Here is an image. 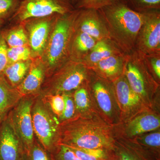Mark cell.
Returning <instances> with one entry per match:
<instances>
[{
    "label": "cell",
    "mask_w": 160,
    "mask_h": 160,
    "mask_svg": "<svg viewBox=\"0 0 160 160\" xmlns=\"http://www.w3.org/2000/svg\"><path fill=\"white\" fill-rule=\"evenodd\" d=\"M126 54L116 55L104 59L90 68L100 77L113 82L124 74Z\"/></svg>",
    "instance_id": "cell-17"
},
{
    "label": "cell",
    "mask_w": 160,
    "mask_h": 160,
    "mask_svg": "<svg viewBox=\"0 0 160 160\" xmlns=\"http://www.w3.org/2000/svg\"><path fill=\"white\" fill-rule=\"evenodd\" d=\"M36 97H22L7 116V119L22 143L26 155L30 151L35 138L31 110Z\"/></svg>",
    "instance_id": "cell-9"
},
{
    "label": "cell",
    "mask_w": 160,
    "mask_h": 160,
    "mask_svg": "<svg viewBox=\"0 0 160 160\" xmlns=\"http://www.w3.org/2000/svg\"><path fill=\"white\" fill-rule=\"evenodd\" d=\"M159 112L156 109H146L115 126L117 136L130 139L160 129Z\"/></svg>",
    "instance_id": "cell-11"
},
{
    "label": "cell",
    "mask_w": 160,
    "mask_h": 160,
    "mask_svg": "<svg viewBox=\"0 0 160 160\" xmlns=\"http://www.w3.org/2000/svg\"><path fill=\"white\" fill-rule=\"evenodd\" d=\"M21 1L0 0V20L9 21L17 10Z\"/></svg>",
    "instance_id": "cell-30"
},
{
    "label": "cell",
    "mask_w": 160,
    "mask_h": 160,
    "mask_svg": "<svg viewBox=\"0 0 160 160\" xmlns=\"http://www.w3.org/2000/svg\"><path fill=\"white\" fill-rule=\"evenodd\" d=\"M6 22H5V21L2 20H0V30H1V28H2L3 25H4Z\"/></svg>",
    "instance_id": "cell-37"
},
{
    "label": "cell",
    "mask_w": 160,
    "mask_h": 160,
    "mask_svg": "<svg viewBox=\"0 0 160 160\" xmlns=\"http://www.w3.org/2000/svg\"><path fill=\"white\" fill-rule=\"evenodd\" d=\"M75 31L89 35L97 41L110 39L106 23L99 9H80L75 20Z\"/></svg>",
    "instance_id": "cell-14"
},
{
    "label": "cell",
    "mask_w": 160,
    "mask_h": 160,
    "mask_svg": "<svg viewBox=\"0 0 160 160\" xmlns=\"http://www.w3.org/2000/svg\"><path fill=\"white\" fill-rule=\"evenodd\" d=\"M112 83L121 115V123L144 109H150L144 106L139 97L132 89L124 74Z\"/></svg>",
    "instance_id": "cell-13"
},
{
    "label": "cell",
    "mask_w": 160,
    "mask_h": 160,
    "mask_svg": "<svg viewBox=\"0 0 160 160\" xmlns=\"http://www.w3.org/2000/svg\"><path fill=\"white\" fill-rule=\"evenodd\" d=\"M41 95L43 100L48 104L53 114L58 119L63 114L65 107L62 94Z\"/></svg>",
    "instance_id": "cell-28"
},
{
    "label": "cell",
    "mask_w": 160,
    "mask_h": 160,
    "mask_svg": "<svg viewBox=\"0 0 160 160\" xmlns=\"http://www.w3.org/2000/svg\"><path fill=\"white\" fill-rule=\"evenodd\" d=\"M97 42L86 33L75 31L70 44L69 59L82 62Z\"/></svg>",
    "instance_id": "cell-21"
},
{
    "label": "cell",
    "mask_w": 160,
    "mask_h": 160,
    "mask_svg": "<svg viewBox=\"0 0 160 160\" xmlns=\"http://www.w3.org/2000/svg\"><path fill=\"white\" fill-rule=\"evenodd\" d=\"M75 9L70 0H22L9 21L11 24H18L32 18L66 14Z\"/></svg>",
    "instance_id": "cell-8"
},
{
    "label": "cell",
    "mask_w": 160,
    "mask_h": 160,
    "mask_svg": "<svg viewBox=\"0 0 160 160\" xmlns=\"http://www.w3.org/2000/svg\"><path fill=\"white\" fill-rule=\"evenodd\" d=\"M92 71L82 62L69 59L46 78L41 89L42 95L73 92L89 82Z\"/></svg>",
    "instance_id": "cell-5"
},
{
    "label": "cell",
    "mask_w": 160,
    "mask_h": 160,
    "mask_svg": "<svg viewBox=\"0 0 160 160\" xmlns=\"http://www.w3.org/2000/svg\"><path fill=\"white\" fill-rule=\"evenodd\" d=\"M123 53L111 39H103L98 41L82 63L90 69L104 59Z\"/></svg>",
    "instance_id": "cell-20"
},
{
    "label": "cell",
    "mask_w": 160,
    "mask_h": 160,
    "mask_svg": "<svg viewBox=\"0 0 160 160\" xmlns=\"http://www.w3.org/2000/svg\"><path fill=\"white\" fill-rule=\"evenodd\" d=\"M88 83L72 92L77 116L89 117L98 115L95 107Z\"/></svg>",
    "instance_id": "cell-22"
},
{
    "label": "cell",
    "mask_w": 160,
    "mask_h": 160,
    "mask_svg": "<svg viewBox=\"0 0 160 160\" xmlns=\"http://www.w3.org/2000/svg\"><path fill=\"white\" fill-rule=\"evenodd\" d=\"M8 65L22 61L33 59L29 46L8 47L7 49Z\"/></svg>",
    "instance_id": "cell-27"
},
{
    "label": "cell",
    "mask_w": 160,
    "mask_h": 160,
    "mask_svg": "<svg viewBox=\"0 0 160 160\" xmlns=\"http://www.w3.org/2000/svg\"><path fill=\"white\" fill-rule=\"evenodd\" d=\"M26 160H52V159L51 154L42 147L35 138L32 147L26 155Z\"/></svg>",
    "instance_id": "cell-32"
},
{
    "label": "cell",
    "mask_w": 160,
    "mask_h": 160,
    "mask_svg": "<svg viewBox=\"0 0 160 160\" xmlns=\"http://www.w3.org/2000/svg\"><path fill=\"white\" fill-rule=\"evenodd\" d=\"M79 11L80 9H75L57 16L41 58L46 67V78L69 59L75 20Z\"/></svg>",
    "instance_id": "cell-3"
},
{
    "label": "cell",
    "mask_w": 160,
    "mask_h": 160,
    "mask_svg": "<svg viewBox=\"0 0 160 160\" xmlns=\"http://www.w3.org/2000/svg\"><path fill=\"white\" fill-rule=\"evenodd\" d=\"M59 14L23 21L33 58H42L56 19Z\"/></svg>",
    "instance_id": "cell-12"
},
{
    "label": "cell",
    "mask_w": 160,
    "mask_h": 160,
    "mask_svg": "<svg viewBox=\"0 0 160 160\" xmlns=\"http://www.w3.org/2000/svg\"><path fill=\"white\" fill-rule=\"evenodd\" d=\"M142 13V23L134 50L144 55L160 54V10Z\"/></svg>",
    "instance_id": "cell-10"
},
{
    "label": "cell",
    "mask_w": 160,
    "mask_h": 160,
    "mask_svg": "<svg viewBox=\"0 0 160 160\" xmlns=\"http://www.w3.org/2000/svg\"><path fill=\"white\" fill-rule=\"evenodd\" d=\"M12 25L0 30L8 47L29 46L27 32L22 23Z\"/></svg>",
    "instance_id": "cell-23"
},
{
    "label": "cell",
    "mask_w": 160,
    "mask_h": 160,
    "mask_svg": "<svg viewBox=\"0 0 160 160\" xmlns=\"http://www.w3.org/2000/svg\"><path fill=\"white\" fill-rule=\"evenodd\" d=\"M105 21L110 39L123 53L135 49L138 33L142 23V14L118 1L99 9Z\"/></svg>",
    "instance_id": "cell-2"
},
{
    "label": "cell",
    "mask_w": 160,
    "mask_h": 160,
    "mask_svg": "<svg viewBox=\"0 0 160 160\" xmlns=\"http://www.w3.org/2000/svg\"><path fill=\"white\" fill-rule=\"evenodd\" d=\"M50 154L52 160H81L69 147L61 143Z\"/></svg>",
    "instance_id": "cell-31"
},
{
    "label": "cell",
    "mask_w": 160,
    "mask_h": 160,
    "mask_svg": "<svg viewBox=\"0 0 160 160\" xmlns=\"http://www.w3.org/2000/svg\"><path fill=\"white\" fill-rule=\"evenodd\" d=\"M124 74L144 106L157 109L160 83L149 70L144 55L136 50L126 54Z\"/></svg>",
    "instance_id": "cell-4"
},
{
    "label": "cell",
    "mask_w": 160,
    "mask_h": 160,
    "mask_svg": "<svg viewBox=\"0 0 160 160\" xmlns=\"http://www.w3.org/2000/svg\"><path fill=\"white\" fill-rule=\"evenodd\" d=\"M72 92H66L62 94L64 98L65 107L63 114L58 119L60 123L65 122L78 117L76 111Z\"/></svg>",
    "instance_id": "cell-29"
},
{
    "label": "cell",
    "mask_w": 160,
    "mask_h": 160,
    "mask_svg": "<svg viewBox=\"0 0 160 160\" xmlns=\"http://www.w3.org/2000/svg\"><path fill=\"white\" fill-rule=\"evenodd\" d=\"M96 111L106 123L116 126L121 123L112 82L100 77L92 72L88 83Z\"/></svg>",
    "instance_id": "cell-7"
},
{
    "label": "cell",
    "mask_w": 160,
    "mask_h": 160,
    "mask_svg": "<svg viewBox=\"0 0 160 160\" xmlns=\"http://www.w3.org/2000/svg\"><path fill=\"white\" fill-rule=\"evenodd\" d=\"M31 115L36 138L46 151L51 153L59 143L60 123L41 94L35 98Z\"/></svg>",
    "instance_id": "cell-6"
},
{
    "label": "cell",
    "mask_w": 160,
    "mask_h": 160,
    "mask_svg": "<svg viewBox=\"0 0 160 160\" xmlns=\"http://www.w3.org/2000/svg\"><path fill=\"white\" fill-rule=\"evenodd\" d=\"M32 59L12 63L6 66L2 74L12 87L16 88L22 82L29 72Z\"/></svg>",
    "instance_id": "cell-24"
},
{
    "label": "cell",
    "mask_w": 160,
    "mask_h": 160,
    "mask_svg": "<svg viewBox=\"0 0 160 160\" xmlns=\"http://www.w3.org/2000/svg\"><path fill=\"white\" fill-rule=\"evenodd\" d=\"M129 140L141 149L160 158V129L135 137Z\"/></svg>",
    "instance_id": "cell-25"
},
{
    "label": "cell",
    "mask_w": 160,
    "mask_h": 160,
    "mask_svg": "<svg viewBox=\"0 0 160 160\" xmlns=\"http://www.w3.org/2000/svg\"><path fill=\"white\" fill-rule=\"evenodd\" d=\"M118 0H82L74 6L75 9H99L112 5Z\"/></svg>",
    "instance_id": "cell-33"
},
{
    "label": "cell",
    "mask_w": 160,
    "mask_h": 160,
    "mask_svg": "<svg viewBox=\"0 0 160 160\" xmlns=\"http://www.w3.org/2000/svg\"><path fill=\"white\" fill-rule=\"evenodd\" d=\"M46 76V67L42 58H34L25 79L16 89L22 96H37L41 93Z\"/></svg>",
    "instance_id": "cell-16"
},
{
    "label": "cell",
    "mask_w": 160,
    "mask_h": 160,
    "mask_svg": "<svg viewBox=\"0 0 160 160\" xmlns=\"http://www.w3.org/2000/svg\"><path fill=\"white\" fill-rule=\"evenodd\" d=\"M130 9L138 12L160 10V0H119Z\"/></svg>",
    "instance_id": "cell-26"
},
{
    "label": "cell",
    "mask_w": 160,
    "mask_h": 160,
    "mask_svg": "<svg viewBox=\"0 0 160 160\" xmlns=\"http://www.w3.org/2000/svg\"><path fill=\"white\" fill-rule=\"evenodd\" d=\"M21 141L7 119L0 122V160H26Z\"/></svg>",
    "instance_id": "cell-15"
},
{
    "label": "cell",
    "mask_w": 160,
    "mask_h": 160,
    "mask_svg": "<svg viewBox=\"0 0 160 160\" xmlns=\"http://www.w3.org/2000/svg\"><path fill=\"white\" fill-rule=\"evenodd\" d=\"M59 138V143L70 147L114 150L117 135L114 126L97 114L60 123Z\"/></svg>",
    "instance_id": "cell-1"
},
{
    "label": "cell",
    "mask_w": 160,
    "mask_h": 160,
    "mask_svg": "<svg viewBox=\"0 0 160 160\" xmlns=\"http://www.w3.org/2000/svg\"><path fill=\"white\" fill-rule=\"evenodd\" d=\"M144 56L149 70L160 83V54L144 55Z\"/></svg>",
    "instance_id": "cell-34"
},
{
    "label": "cell",
    "mask_w": 160,
    "mask_h": 160,
    "mask_svg": "<svg viewBox=\"0 0 160 160\" xmlns=\"http://www.w3.org/2000/svg\"><path fill=\"white\" fill-rule=\"evenodd\" d=\"M7 49L8 46L0 33V74L2 73L8 65Z\"/></svg>",
    "instance_id": "cell-35"
},
{
    "label": "cell",
    "mask_w": 160,
    "mask_h": 160,
    "mask_svg": "<svg viewBox=\"0 0 160 160\" xmlns=\"http://www.w3.org/2000/svg\"><path fill=\"white\" fill-rule=\"evenodd\" d=\"M22 95L9 84L2 73L0 74V122L5 119Z\"/></svg>",
    "instance_id": "cell-19"
},
{
    "label": "cell",
    "mask_w": 160,
    "mask_h": 160,
    "mask_svg": "<svg viewBox=\"0 0 160 160\" xmlns=\"http://www.w3.org/2000/svg\"><path fill=\"white\" fill-rule=\"evenodd\" d=\"M81 1H82V0H70L71 3H72V5H73L74 6L77 3H78Z\"/></svg>",
    "instance_id": "cell-36"
},
{
    "label": "cell",
    "mask_w": 160,
    "mask_h": 160,
    "mask_svg": "<svg viewBox=\"0 0 160 160\" xmlns=\"http://www.w3.org/2000/svg\"><path fill=\"white\" fill-rule=\"evenodd\" d=\"M114 152L117 160H160L154 155L118 136H117Z\"/></svg>",
    "instance_id": "cell-18"
}]
</instances>
